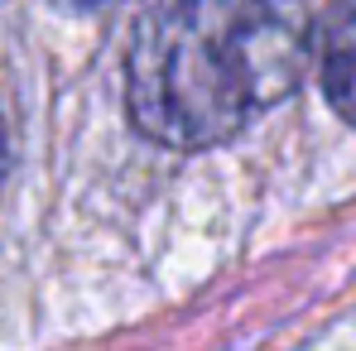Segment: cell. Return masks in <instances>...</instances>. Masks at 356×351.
<instances>
[{
    "instance_id": "obj_2",
    "label": "cell",
    "mask_w": 356,
    "mask_h": 351,
    "mask_svg": "<svg viewBox=\"0 0 356 351\" xmlns=\"http://www.w3.org/2000/svg\"><path fill=\"white\" fill-rule=\"evenodd\" d=\"M318 77L327 106L356 125V0H332L318 19Z\"/></svg>"
},
{
    "instance_id": "obj_1",
    "label": "cell",
    "mask_w": 356,
    "mask_h": 351,
    "mask_svg": "<svg viewBox=\"0 0 356 351\" xmlns=\"http://www.w3.org/2000/svg\"><path fill=\"white\" fill-rule=\"evenodd\" d=\"M313 58V0H164L125 58L145 140L212 149L280 106Z\"/></svg>"
},
{
    "instance_id": "obj_3",
    "label": "cell",
    "mask_w": 356,
    "mask_h": 351,
    "mask_svg": "<svg viewBox=\"0 0 356 351\" xmlns=\"http://www.w3.org/2000/svg\"><path fill=\"white\" fill-rule=\"evenodd\" d=\"M5 169H10V130H5V111H0V188H5Z\"/></svg>"
},
{
    "instance_id": "obj_4",
    "label": "cell",
    "mask_w": 356,
    "mask_h": 351,
    "mask_svg": "<svg viewBox=\"0 0 356 351\" xmlns=\"http://www.w3.org/2000/svg\"><path fill=\"white\" fill-rule=\"evenodd\" d=\"M63 5H82V10H97V5H111V0H63Z\"/></svg>"
}]
</instances>
